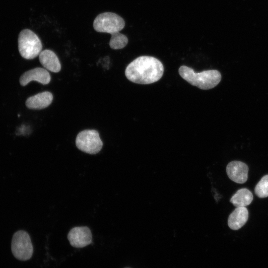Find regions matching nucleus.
<instances>
[{
    "instance_id": "12",
    "label": "nucleus",
    "mask_w": 268,
    "mask_h": 268,
    "mask_svg": "<svg viewBox=\"0 0 268 268\" xmlns=\"http://www.w3.org/2000/svg\"><path fill=\"white\" fill-rule=\"evenodd\" d=\"M248 217L249 212L246 207H237L228 217V226L232 230H238L245 225Z\"/></svg>"
},
{
    "instance_id": "10",
    "label": "nucleus",
    "mask_w": 268,
    "mask_h": 268,
    "mask_svg": "<svg viewBox=\"0 0 268 268\" xmlns=\"http://www.w3.org/2000/svg\"><path fill=\"white\" fill-rule=\"evenodd\" d=\"M53 99L52 94L50 92L45 91L29 97L26 100L25 104L30 109H43L48 107Z\"/></svg>"
},
{
    "instance_id": "5",
    "label": "nucleus",
    "mask_w": 268,
    "mask_h": 268,
    "mask_svg": "<svg viewBox=\"0 0 268 268\" xmlns=\"http://www.w3.org/2000/svg\"><path fill=\"white\" fill-rule=\"evenodd\" d=\"M75 144L79 150L90 154L98 153L103 146L99 133L94 130H85L79 132L76 136Z\"/></svg>"
},
{
    "instance_id": "8",
    "label": "nucleus",
    "mask_w": 268,
    "mask_h": 268,
    "mask_svg": "<svg viewBox=\"0 0 268 268\" xmlns=\"http://www.w3.org/2000/svg\"><path fill=\"white\" fill-rule=\"evenodd\" d=\"M248 166L239 161H232L226 167L228 177L233 181L239 184L245 183L248 179Z\"/></svg>"
},
{
    "instance_id": "2",
    "label": "nucleus",
    "mask_w": 268,
    "mask_h": 268,
    "mask_svg": "<svg viewBox=\"0 0 268 268\" xmlns=\"http://www.w3.org/2000/svg\"><path fill=\"white\" fill-rule=\"evenodd\" d=\"M180 76L193 86L208 90L216 86L220 81L221 75L217 70H204L201 72H195L192 68L182 66L179 69Z\"/></svg>"
},
{
    "instance_id": "9",
    "label": "nucleus",
    "mask_w": 268,
    "mask_h": 268,
    "mask_svg": "<svg viewBox=\"0 0 268 268\" xmlns=\"http://www.w3.org/2000/svg\"><path fill=\"white\" fill-rule=\"evenodd\" d=\"M32 81H36L43 85L48 84L51 81L49 72L42 67H36L25 72L20 77L21 85L24 86Z\"/></svg>"
},
{
    "instance_id": "3",
    "label": "nucleus",
    "mask_w": 268,
    "mask_h": 268,
    "mask_svg": "<svg viewBox=\"0 0 268 268\" xmlns=\"http://www.w3.org/2000/svg\"><path fill=\"white\" fill-rule=\"evenodd\" d=\"M19 53L22 57L31 60L39 55L42 51V44L38 36L28 29L22 30L18 38Z\"/></svg>"
},
{
    "instance_id": "13",
    "label": "nucleus",
    "mask_w": 268,
    "mask_h": 268,
    "mask_svg": "<svg viewBox=\"0 0 268 268\" xmlns=\"http://www.w3.org/2000/svg\"><path fill=\"white\" fill-rule=\"evenodd\" d=\"M253 199L252 192L246 188H242L237 191L230 199V201L236 207H245L252 202Z\"/></svg>"
},
{
    "instance_id": "14",
    "label": "nucleus",
    "mask_w": 268,
    "mask_h": 268,
    "mask_svg": "<svg viewBox=\"0 0 268 268\" xmlns=\"http://www.w3.org/2000/svg\"><path fill=\"white\" fill-rule=\"evenodd\" d=\"M128 43V37L125 35L118 32L111 35L109 45L112 49L118 50L124 48Z\"/></svg>"
},
{
    "instance_id": "4",
    "label": "nucleus",
    "mask_w": 268,
    "mask_h": 268,
    "mask_svg": "<svg viewBox=\"0 0 268 268\" xmlns=\"http://www.w3.org/2000/svg\"><path fill=\"white\" fill-rule=\"evenodd\" d=\"M124 19L119 15L111 12H103L94 20L93 26L98 32L107 33L111 35L120 32L125 27Z\"/></svg>"
},
{
    "instance_id": "15",
    "label": "nucleus",
    "mask_w": 268,
    "mask_h": 268,
    "mask_svg": "<svg viewBox=\"0 0 268 268\" xmlns=\"http://www.w3.org/2000/svg\"><path fill=\"white\" fill-rule=\"evenodd\" d=\"M255 193L260 198L268 197V175L263 176L256 185Z\"/></svg>"
},
{
    "instance_id": "6",
    "label": "nucleus",
    "mask_w": 268,
    "mask_h": 268,
    "mask_svg": "<svg viewBox=\"0 0 268 268\" xmlns=\"http://www.w3.org/2000/svg\"><path fill=\"white\" fill-rule=\"evenodd\" d=\"M11 251L13 256L20 261L30 259L33 254V245L29 234L19 230L13 235L11 241Z\"/></svg>"
},
{
    "instance_id": "1",
    "label": "nucleus",
    "mask_w": 268,
    "mask_h": 268,
    "mask_svg": "<svg viewBox=\"0 0 268 268\" xmlns=\"http://www.w3.org/2000/svg\"><path fill=\"white\" fill-rule=\"evenodd\" d=\"M164 67L157 59L147 56H140L130 63L125 73L131 81L147 84L158 81L162 76Z\"/></svg>"
},
{
    "instance_id": "7",
    "label": "nucleus",
    "mask_w": 268,
    "mask_h": 268,
    "mask_svg": "<svg viewBox=\"0 0 268 268\" xmlns=\"http://www.w3.org/2000/svg\"><path fill=\"white\" fill-rule=\"evenodd\" d=\"M70 245L75 248H82L92 243V233L87 226L72 228L67 235Z\"/></svg>"
},
{
    "instance_id": "11",
    "label": "nucleus",
    "mask_w": 268,
    "mask_h": 268,
    "mask_svg": "<svg viewBox=\"0 0 268 268\" xmlns=\"http://www.w3.org/2000/svg\"><path fill=\"white\" fill-rule=\"evenodd\" d=\"M41 65L46 69L54 72H58L61 69V65L57 55L50 50L42 51L39 55Z\"/></svg>"
}]
</instances>
